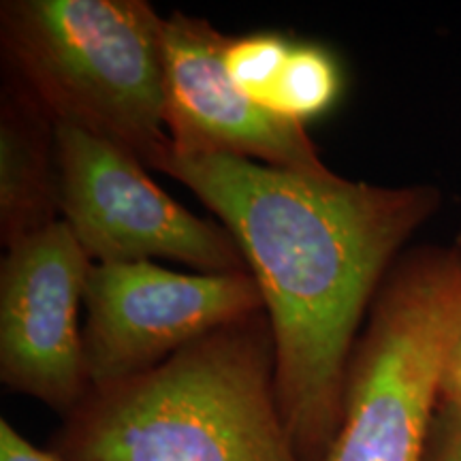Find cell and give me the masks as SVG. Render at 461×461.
I'll list each match as a JSON object with an SVG mask.
<instances>
[{
    "label": "cell",
    "instance_id": "1",
    "mask_svg": "<svg viewBox=\"0 0 461 461\" xmlns=\"http://www.w3.org/2000/svg\"><path fill=\"white\" fill-rule=\"evenodd\" d=\"M157 169L193 190L238 241L272 327L282 417L302 461H322L363 316L440 193L229 154L169 152Z\"/></svg>",
    "mask_w": 461,
    "mask_h": 461
},
{
    "label": "cell",
    "instance_id": "2",
    "mask_svg": "<svg viewBox=\"0 0 461 461\" xmlns=\"http://www.w3.org/2000/svg\"><path fill=\"white\" fill-rule=\"evenodd\" d=\"M50 451L65 461H302L276 393L265 312L137 376L90 387Z\"/></svg>",
    "mask_w": 461,
    "mask_h": 461
},
{
    "label": "cell",
    "instance_id": "3",
    "mask_svg": "<svg viewBox=\"0 0 461 461\" xmlns=\"http://www.w3.org/2000/svg\"><path fill=\"white\" fill-rule=\"evenodd\" d=\"M14 77L54 122L73 124L157 167L165 129V17L143 0L3 3Z\"/></svg>",
    "mask_w": 461,
    "mask_h": 461
},
{
    "label": "cell",
    "instance_id": "4",
    "mask_svg": "<svg viewBox=\"0 0 461 461\" xmlns=\"http://www.w3.org/2000/svg\"><path fill=\"white\" fill-rule=\"evenodd\" d=\"M459 333L461 246L397 258L350 355L342 420L322 461H425Z\"/></svg>",
    "mask_w": 461,
    "mask_h": 461
},
{
    "label": "cell",
    "instance_id": "5",
    "mask_svg": "<svg viewBox=\"0 0 461 461\" xmlns=\"http://www.w3.org/2000/svg\"><path fill=\"white\" fill-rule=\"evenodd\" d=\"M56 163L62 221L92 261L169 258L199 274H250L229 229L190 214L124 148L56 122Z\"/></svg>",
    "mask_w": 461,
    "mask_h": 461
},
{
    "label": "cell",
    "instance_id": "6",
    "mask_svg": "<svg viewBox=\"0 0 461 461\" xmlns=\"http://www.w3.org/2000/svg\"><path fill=\"white\" fill-rule=\"evenodd\" d=\"M84 305L90 387L152 370L207 333L265 312L252 274H177L152 261L92 265Z\"/></svg>",
    "mask_w": 461,
    "mask_h": 461
},
{
    "label": "cell",
    "instance_id": "7",
    "mask_svg": "<svg viewBox=\"0 0 461 461\" xmlns=\"http://www.w3.org/2000/svg\"><path fill=\"white\" fill-rule=\"evenodd\" d=\"M92 265L60 218L11 244L0 267V380L62 417L90 391L79 305Z\"/></svg>",
    "mask_w": 461,
    "mask_h": 461
},
{
    "label": "cell",
    "instance_id": "8",
    "mask_svg": "<svg viewBox=\"0 0 461 461\" xmlns=\"http://www.w3.org/2000/svg\"><path fill=\"white\" fill-rule=\"evenodd\" d=\"M165 129L176 154H229L312 176L331 173L303 124L280 118L235 86L229 37L199 17H165Z\"/></svg>",
    "mask_w": 461,
    "mask_h": 461
},
{
    "label": "cell",
    "instance_id": "9",
    "mask_svg": "<svg viewBox=\"0 0 461 461\" xmlns=\"http://www.w3.org/2000/svg\"><path fill=\"white\" fill-rule=\"evenodd\" d=\"M60 180L56 163V122L14 79L0 113V235L3 244L60 221Z\"/></svg>",
    "mask_w": 461,
    "mask_h": 461
},
{
    "label": "cell",
    "instance_id": "10",
    "mask_svg": "<svg viewBox=\"0 0 461 461\" xmlns=\"http://www.w3.org/2000/svg\"><path fill=\"white\" fill-rule=\"evenodd\" d=\"M339 88L342 75L330 51L314 43H295L265 109L303 124L325 113L336 103Z\"/></svg>",
    "mask_w": 461,
    "mask_h": 461
},
{
    "label": "cell",
    "instance_id": "11",
    "mask_svg": "<svg viewBox=\"0 0 461 461\" xmlns=\"http://www.w3.org/2000/svg\"><path fill=\"white\" fill-rule=\"evenodd\" d=\"M293 45L295 43L288 41L286 37L272 32L229 39L227 51H224V67L235 86L265 107V101L272 95Z\"/></svg>",
    "mask_w": 461,
    "mask_h": 461
},
{
    "label": "cell",
    "instance_id": "12",
    "mask_svg": "<svg viewBox=\"0 0 461 461\" xmlns=\"http://www.w3.org/2000/svg\"><path fill=\"white\" fill-rule=\"evenodd\" d=\"M425 461H461V411L438 402L425 448Z\"/></svg>",
    "mask_w": 461,
    "mask_h": 461
},
{
    "label": "cell",
    "instance_id": "13",
    "mask_svg": "<svg viewBox=\"0 0 461 461\" xmlns=\"http://www.w3.org/2000/svg\"><path fill=\"white\" fill-rule=\"evenodd\" d=\"M0 461H65L54 453L34 447L7 419L0 420Z\"/></svg>",
    "mask_w": 461,
    "mask_h": 461
},
{
    "label": "cell",
    "instance_id": "14",
    "mask_svg": "<svg viewBox=\"0 0 461 461\" xmlns=\"http://www.w3.org/2000/svg\"><path fill=\"white\" fill-rule=\"evenodd\" d=\"M440 400L461 411V333L447 355L440 383Z\"/></svg>",
    "mask_w": 461,
    "mask_h": 461
}]
</instances>
